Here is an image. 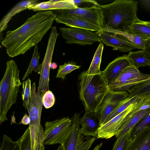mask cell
I'll return each mask as SVG.
<instances>
[{
	"mask_svg": "<svg viewBox=\"0 0 150 150\" xmlns=\"http://www.w3.org/2000/svg\"><path fill=\"white\" fill-rule=\"evenodd\" d=\"M99 4L88 8L56 10L58 13L57 16L71 15L76 16L98 26L103 29V15Z\"/></svg>",
	"mask_w": 150,
	"mask_h": 150,
	"instance_id": "13",
	"label": "cell"
},
{
	"mask_svg": "<svg viewBox=\"0 0 150 150\" xmlns=\"http://www.w3.org/2000/svg\"><path fill=\"white\" fill-rule=\"evenodd\" d=\"M72 120L68 117L45 123L43 145L62 144L70 131Z\"/></svg>",
	"mask_w": 150,
	"mask_h": 150,
	"instance_id": "6",
	"label": "cell"
},
{
	"mask_svg": "<svg viewBox=\"0 0 150 150\" xmlns=\"http://www.w3.org/2000/svg\"><path fill=\"white\" fill-rule=\"evenodd\" d=\"M128 92L130 97L150 94V79L134 86Z\"/></svg>",
	"mask_w": 150,
	"mask_h": 150,
	"instance_id": "26",
	"label": "cell"
},
{
	"mask_svg": "<svg viewBox=\"0 0 150 150\" xmlns=\"http://www.w3.org/2000/svg\"><path fill=\"white\" fill-rule=\"evenodd\" d=\"M56 150H64L62 145H60Z\"/></svg>",
	"mask_w": 150,
	"mask_h": 150,
	"instance_id": "41",
	"label": "cell"
},
{
	"mask_svg": "<svg viewBox=\"0 0 150 150\" xmlns=\"http://www.w3.org/2000/svg\"><path fill=\"white\" fill-rule=\"evenodd\" d=\"M69 27L82 28L97 32L102 29L100 26L90 23L78 16L71 15L57 16L55 20Z\"/></svg>",
	"mask_w": 150,
	"mask_h": 150,
	"instance_id": "15",
	"label": "cell"
},
{
	"mask_svg": "<svg viewBox=\"0 0 150 150\" xmlns=\"http://www.w3.org/2000/svg\"><path fill=\"white\" fill-rule=\"evenodd\" d=\"M19 145L20 150H31V144L29 127L16 141Z\"/></svg>",
	"mask_w": 150,
	"mask_h": 150,
	"instance_id": "31",
	"label": "cell"
},
{
	"mask_svg": "<svg viewBox=\"0 0 150 150\" xmlns=\"http://www.w3.org/2000/svg\"><path fill=\"white\" fill-rule=\"evenodd\" d=\"M138 4L137 1L127 0H115L109 4H99L103 28L132 34L133 25L138 18Z\"/></svg>",
	"mask_w": 150,
	"mask_h": 150,
	"instance_id": "2",
	"label": "cell"
},
{
	"mask_svg": "<svg viewBox=\"0 0 150 150\" xmlns=\"http://www.w3.org/2000/svg\"><path fill=\"white\" fill-rule=\"evenodd\" d=\"M127 150H150V125L131 140Z\"/></svg>",
	"mask_w": 150,
	"mask_h": 150,
	"instance_id": "19",
	"label": "cell"
},
{
	"mask_svg": "<svg viewBox=\"0 0 150 150\" xmlns=\"http://www.w3.org/2000/svg\"><path fill=\"white\" fill-rule=\"evenodd\" d=\"M57 67V63L54 62H52L50 65V69H56Z\"/></svg>",
	"mask_w": 150,
	"mask_h": 150,
	"instance_id": "39",
	"label": "cell"
},
{
	"mask_svg": "<svg viewBox=\"0 0 150 150\" xmlns=\"http://www.w3.org/2000/svg\"><path fill=\"white\" fill-rule=\"evenodd\" d=\"M150 125V113L139 122L130 131L129 139L131 140Z\"/></svg>",
	"mask_w": 150,
	"mask_h": 150,
	"instance_id": "28",
	"label": "cell"
},
{
	"mask_svg": "<svg viewBox=\"0 0 150 150\" xmlns=\"http://www.w3.org/2000/svg\"><path fill=\"white\" fill-rule=\"evenodd\" d=\"M79 98L84 105L85 112L95 111L109 90L101 73L89 75L83 71L78 78Z\"/></svg>",
	"mask_w": 150,
	"mask_h": 150,
	"instance_id": "3",
	"label": "cell"
},
{
	"mask_svg": "<svg viewBox=\"0 0 150 150\" xmlns=\"http://www.w3.org/2000/svg\"><path fill=\"white\" fill-rule=\"evenodd\" d=\"M103 144L101 142L97 145L93 149V150H99Z\"/></svg>",
	"mask_w": 150,
	"mask_h": 150,
	"instance_id": "40",
	"label": "cell"
},
{
	"mask_svg": "<svg viewBox=\"0 0 150 150\" xmlns=\"http://www.w3.org/2000/svg\"><path fill=\"white\" fill-rule=\"evenodd\" d=\"M140 99L110 121L101 126L98 129L97 138L108 139L115 136L125 122L138 112L137 103Z\"/></svg>",
	"mask_w": 150,
	"mask_h": 150,
	"instance_id": "9",
	"label": "cell"
},
{
	"mask_svg": "<svg viewBox=\"0 0 150 150\" xmlns=\"http://www.w3.org/2000/svg\"><path fill=\"white\" fill-rule=\"evenodd\" d=\"M129 96V93L126 91L109 90L107 92L100 105L95 111L100 120V126L103 125L109 115Z\"/></svg>",
	"mask_w": 150,
	"mask_h": 150,
	"instance_id": "12",
	"label": "cell"
},
{
	"mask_svg": "<svg viewBox=\"0 0 150 150\" xmlns=\"http://www.w3.org/2000/svg\"><path fill=\"white\" fill-rule=\"evenodd\" d=\"M142 97V96H135L133 97L129 96L126 99L122 101L117 107L109 115L103 125L124 111L131 105L139 100Z\"/></svg>",
	"mask_w": 150,
	"mask_h": 150,
	"instance_id": "23",
	"label": "cell"
},
{
	"mask_svg": "<svg viewBox=\"0 0 150 150\" xmlns=\"http://www.w3.org/2000/svg\"><path fill=\"white\" fill-rule=\"evenodd\" d=\"M59 29L62 36L68 44L91 45L96 42H101L100 38L96 32L90 30L71 27H60Z\"/></svg>",
	"mask_w": 150,
	"mask_h": 150,
	"instance_id": "11",
	"label": "cell"
},
{
	"mask_svg": "<svg viewBox=\"0 0 150 150\" xmlns=\"http://www.w3.org/2000/svg\"><path fill=\"white\" fill-rule=\"evenodd\" d=\"M116 31L124 36L132 43L141 48L142 50L145 47L146 40L149 39V37L143 35H135Z\"/></svg>",
	"mask_w": 150,
	"mask_h": 150,
	"instance_id": "30",
	"label": "cell"
},
{
	"mask_svg": "<svg viewBox=\"0 0 150 150\" xmlns=\"http://www.w3.org/2000/svg\"><path fill=\"white\" fill-rule=\"evenodd\" d=\"M132 34L143 35L150 38V21H142L138 18L133 25Z\"/></svg>",
	"mask_w": 150,
	"mask_h": 150,
	"instance_id": "25",
	"label": "cell"
},
{
	"mask_svg": "<svg viewBox=\"0 0 150 150\" xmlns=\"http://www.w3.org/2000/svg\"><path fill=\"white\" fill-rule=\"evenodd\" d=\"M19 70L11 59L6 62L5 73L0 82V123L7 120V113L16 101L21 84Z\"/></svg>",
	"mask_w": 150,
	"mask_h": 150,
	"instance_id": "4",
	"label": "cell"
},
{
	"mask_svg": "<svg viewBox=\"0 0 150 150\" xmlns=\"http://www.w3.org/2000/svg\"><path fill=\"white\" fill-rule=\"evenodd\" d=\"M127 56L131 65L138 69L141 67L150 66V62L146 59L142 50L135 52L130 51Z\"/></svg>",
	"mask_w": 150,
	"mask_h": 150,
	"instance_id": "22",
	"label": "cell"
},
{
	"mask_svg": "<svg viewBox=\"0 0 150 150\" xmlns=\"http://www.w3.org/2000/svg\"><path fill=\"white\" fill-rule=\"evenodd\" d=\"M142 96L137 103L138 111L150 108V95L147 94Z\"/></svg>",
	"mask_w": 150,
	"mask_h": 150,
	"instance_id": "35",
	"label": "cell"
},
{
	"mask_svg": "<svg viewBox=\"0 0 150 150\" xmlns=\"http://www.w3.org/2000/svg\"><path fill=\"white\" fill-rule=\"evenodd\" d=\"M150 113V108L139 111L135 113L121 126L115 135L117 138H120L129 131L141 120Z\"/></svg>",
	"mask_w": 150,
	"mask_h": 150,
	"instance_id": "20",
	"label": "cell"
},
{
	"mask_svg": "<svg viewBox=\"0 0 150 150\" xmlns=\"http://www.w3.org/2000/svg\"><path fill=\"white\" fill-rule=\"evenodd\" d=\"M77 8L73 0H51L37 3L30 7L28 9L36 11L51 10H63Z\"/></svg>",
	"mask_w": 150,
	"mask_h": 150,
	"instance_id": "17",
	"label": "cell"
},
{
	"mask_svg": "<svg viewBox=\"0 0 150 150\" xmlns=\"http://www.w3.org/2000/svg\"><path fill=\"white\" fill-rule=\"evenodd\" d=\"M57 16L51 10L38 12L28 18L18 28L8 31L1 43L6 48L9 57L12 58L24 54L37 45L52 28Z\"/></svg>",
	"mask_w": 150,
	"mask_h": 150,
	"instance_id": "1",
	"label": "cell"
},
{
	"mask_svg": "<svg viewBox=\"0 0 150 150\" xmlns=\"http://www.w3.org/2000/svg\"><path fill=\"white\" fill-rule=\"evenodd\" d=\"M129 132L123 136L117 139L112 150H127L131 140L129 139Z\"/></svg>",
	"mask_w": 150,
	"mask_h": 150,
	"instance_id": "32",
	"label": "cell"
},
{
	"mask_svg": "<svg viewBox=\"0 0 150 150\" xmlns=\"http://www.w3.org/2000/svg\"><path fill=\"white\" fill-rule=\"evenodd\" d=\"M79 123L81 126V132L84 136L97 137L100 121L95 111L85 112L80 118Z\"/></svg>",
	"mask_w": 150,
	"mask_h": 150,
	"instance_id": "16",
	"label": "cell"
},
{
	"mask_svg": "<svg viewBox=\"0 0 150 150\" xmlns=\"http://www.w3.org/2000/svg\"><path fill=\"white\" fill-rule=\"evenodd\" d=\"M96 33L100 38L101 42L112 47L113 50L127 52L135 49L142 50L116 31L104 28Z\"/></svg>",
	"mask_w": 150,
	"mask_h": 150,
	"instance_id": "10",
	"label": "cell"
},
{
	"mask_svg": "<svg viewBox=\"0 0 150 150\" xmlns=\"http://www.w3.org/2000/svg\"><path fill=\"white\" fill-rule=\"evenodd\" d=\"M81 113H75L71 119L70 131L63 144L64 150H89L97 137H86L82 134L79 123Z\"/></svg>",
	"mask_w": 150,
	"mask_h": 150,
	"instance_id": "5",
	"label": "cell"
},
{
	"mask_svg": "<svg viewBox=\"0 0 150 150\" xmlns=\"http://www.w3.org/2000/svg\"><path fill=\"white\" fill-rule=\"evenodd\" d=\"M150 79V74L141 73L133 65L125 69L114 81L108 85L110 91L128 92L134 86Z\"/></svg>",
	"mask_w": 150,
	"mask_h": 150,
	"instance_id": "7",
	"label": "cell"
},
{
	"mask_svg": "<svg viewBox=\"0 0 150 150\" xmlns=\"http://www.w3.org/2000/svg\"><path fill=\"white\" fill-rule=\"evenodd\" d=\"M31 81L29 78L23 83V90L22 93L23 100V105L25 110H27L31 99Z\"/></svg>",
	"mask_w": 150,
	"mask_h": 150,
	"instance_id": "29",
	"label": "cell"
},
{
	"mask_svg": "<svg viewBox=\"0 0 150 150\" xmlns=\"http://www.w3.org/2000/svg\"><path fill=\"white\" fill-rule=\"evenodd\" d=\"M81 67L80 65H76L74 61L64 62L63 64L59 66L56 77L57 78L64 80L65 79L66 75L75 69H79Z\"/></svg>",
	"mask_w": 150,
	"mask_h": 150,
	"instance_id": "27",
	"label": "cell"
},
{
	"mask_svg": "<svg viewBox=\"0 0 150 150\" xmlns=\"http://www.w3.org/2000/svg\"><path fill=\"white\" fill-rule=\"evenodd\" d=\"M40 58L38 47V45H36L34 47L33 52L29 66L22 78L23 81L24 80L29 74H31L33 71L40 74L41 64L39 63Z\"/></svg>",
	"mask_w": 150,
	"mask_h": 150,
	"instance_id": "24",
	"label": "cell"
},
{
	"mask_svg": "<svg viewBox=\"0 0 150 150\" xmlns=\"http://www.w3.org/2000/svg\"><path fill=\"white\" fill-rule=\"evenodd\" d=\"M57 28L53 26L50 35L46 52L40 71V78L37 92L44 94L49 90V75L50 65L57 38L59 35Z\"/></svg>",
	"mask_w": 150,
	"mask_h": 150,
	"instance_id": "8",
	"label": "cell"
},
{
	"mask_svg": "<svg viewBox=\"0 0 150 150\" xmlns=\"http://www.w3.org/2000/svg\"><path fill=\"white\" fill-rule=\"evenodd\" d=\"M73 0L75 6L77 8H88L99 4L95 0Z\"/></svg>",
	"mask_w": 150,
	"mask_h": 150,
	"instance_id": "36",
	"label": "cell"
},
{
	"mask_svg": "<svg viewBox=\"0 0 150 150\" xmlns=\"http://www.w3.org/2000/svg\"><path fill=\"white\" fill-rule=\"evenodd\" d=\"M30 122V118L27 114L25 113L21 120V121L19 124H22L24 125L29 124Z\"/></svg>",
	"mask_w": 150,
	"mask_h": 150,
	"instance_id": "38",
	"label": "cell"
},
{
	"mask_svg": "<svg viewBox=\"0 0 150 150\" xmlns=\"http://www.w3.org/2000/svg\"><path fill=\"white\" fill-rule=\"evenodd\" d=\"M0 150H20V147L17 142L13 141L10 137L4 134Z\"/></svg>",
	"mask_w": 150,
	"mask_h": 150,
	"instance_id": "33",
	"label": "cell"
},
{
	"mask_svg": "<svg viewBox=\"0 0 150 150\" xmlns=\"http://www.w3.org/2000/svg\"><path fill=\"white\" fill-rule=\"evenodd\" d=\"M103 48V44L100 42L96 51L90 66L86 71L87 74L93 75L101 73L100 67Z\"/></svg>",
	"mask_w": 150,
	"mask_h": 150,
	"instance_id": "21",
	"label": "cell"
},
{
	"mask_svg": "<svg viewBox=\"0 0 150 150\" xmlns=\"http://www.w3.org/2000/svg\"><path fill=\"white\" fill-rule=\"evenodd\" d=\"M131 65L127 55H124L115 59L110 63L101 74L108 85L114 81L122 71Z\"/></svg>",
	"mask_w": 150,
	"mask_h": 150,
	"instance_id": "14",
	"label": "cell"
},
{
	"mask_svg": "<svg viewBox=\"0 0 150 150\" xmlns=\"http://www.w3.org/2000/svg\"><path fill=\"white\" fill-rule=\"evenodd\" d=\"M38 0H28L22 1L17 3L5 15L0 22L1 33L7 27L8 22L16 14L38 3Z\"/></svg>",
	"mask_w": 150,
	"mask_h": 150,
	"instance_id": "18",
	"label": "cell"
},
{
	"mask_svg": "<svg viewBox=\"0 0 150 150\" xmlns=\"http://www.w3.org/2000/svg\"><path fill=\"white\" fill-rule=\"evenodd\" d=\"M55 98L54 94L50 90L47 91L43 96V105L46 109L52 107L55 103Z\"/></svg>",
	"mask_w": 150,
	"mask_h": 150,
	"instance_id": "34",
	"label": "cell"
},
{
	"mask_svg": "<svg viewBox=\"0 0 150 150\" xmlns=\"http://www.w3.org/2000/svg\"><path fill=\"white\" fill-rule=\"evenodd\" d=\"M142 50L146 59L150 62V38L146 40Z\"/></svg>",
	"mask_w": 150,
	"mask_h": 150,
	"instance_id": "37",
	"label": "cell"
}]
</instances>
